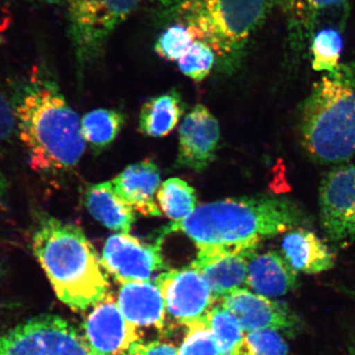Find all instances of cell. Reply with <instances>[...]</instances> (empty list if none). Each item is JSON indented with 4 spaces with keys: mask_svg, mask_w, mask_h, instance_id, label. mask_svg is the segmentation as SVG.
Segmentation results:
<instances>
[{
    "mask_svg": "<svg viewBox=\"0 0 355 355\" xmlns=\"http://www.w3.org/2000/svg\"><path fill=\"white\" fill-rule=\"evenodd\" d=\"M84 336L95 355H128L139 340L137 327L121 314L111 294L93 306L83 324Z\"/></svg>",
    "mask_w": 355,
    "mask_h": 355,
    "instance_id": "obj_12",
    "label": "cell"
},
{
    "mask_svg": "<svg viewBox=\"0 0 355 355\" xmlns=\"http://www.w3.org/2000/svg\"><path fill=\"white\" fill-rule=\"evenodd\" d=\"M286 16L291 48H309L320 30L334 27L345 31L350 13V0H270Z\"/></svg>",
    "mask_w": 355,
    "mask_h": 355,
    "instance_id": "obj_9",
    "label": "cell"
},
{
    "mask_svg": "<svg viewBox=\"0 0 355 355\" xmlns=\"http://www.w3.org/2000/svg\"><path fill=\"white\" fill-rule=\"evenodd\" d=\"M144 0H62L67 36L76 65L83 71L101 57L116 30Z\"/></svg>",
    "mask_w": 355,
    "mask_h": 355,
    "instance_id": "obj_6",
    "label": "cell"
},
{
    "mask_svg": "<svg viewBox=\"0 0 355 355\" xmlns=\"http://www.w3.org/2000/svg\"><path fill=\"white\" fill-rule=\"evenodd\" d=\"M207 318L219 355H238L244 340L245 331L237 320L219 302L210 308Z\"/></svg>",
    "mask_w": 355,
    "mask_h": 355,
    "instance_id": "obj_25",
    "label": "cell"
},
{
    "mask_svg": "<svg viewBox=\"0 0 355 355\" xmlns=\"http://www.w3.org/2000/svg\"><path fill=\"white\" fill-rule=\"evenodd\" d=\"M160 172L151 159L128 166L112 184L121 200L144 216L160 217L156 195L160 187Z\"/></svg>",
    "mask_w": 355,
    "mask_h": 355,
    "instance_id": "obj_15",
    "label": "cell"
},
{
    "mask_svg": "<svg viewBox=\"0 0 355 355\" xmlns=\"http://www.w3.org/2000/svg\"><path fill=\"white\" fill-rule=\"evenodd\" d=\"M254 254L235 252H198L191 266L202 273L216 300L246 288L248 265Z\"/></svg>",
    "mask_w": 355,
    "mask_h": 355,
    "instance_id": "obj_16",
    "label": "cell"
},
{
    "mask_svg": "<svg viewBox=\"0 0 355 355\" xmlns=\"http://www.w3.org/2000/svg\"><path fill=\"white\" fill-rule=\"evenodd\" d=\"M216 62V53L212 49L203 42L196 40L184 57L177 62L184 76L200 83L209 76Z\"/></svg>",
    "mask_w": 355,
    "mask_h": 355,
    "instance_id": "obj_27",
    "label": "cell"
},
{
    "mask_svg": "<svg viewBox=\"0 0 355 355\" xmlns=\"http://www.w3.org/2000/svg\"><path fill=\"white\" fill-rule=\"evenodd\" d=\"M321 227L334 244L343 246L355 238V164L334 168L319 187Z\"/></svg>",
    "mask_w": 355,
    "mask_h": 355,
    "instance_id": "obj_8",
    "label": "cell"
},
{
    "mask_svg": "<svg viewBox=\"0 0 355 355\" xmlns=\"http://www.w3.org/2000/svg\"><path fill=\"white\" fill-rule=\"evenodd\" d=\"M0 355L95 354L73 324L57 315H41L0 333Z\"/></svg>",
    "mask_w": 355,
    "mask_h": 355,
    "instance_id": "obj_7",
    "label": "cell"
},
{
    "mask_svg": "<svg viewBox=\"0 0 355 355\" xmlns=\"http://www.w3.org/2000/svg\"><path fill=\"white\" fill-rule=\"evenodd\" d=\"M270 0H182L171 17L209 46L222 67H237L265 24Z\"/></svg>",
    "mask_w": 355,
    "mask_h": 355,
    "instance_id": "obj_5",
    "label": "cell"
},
{
    "mask_svg": "<svg viewBox=\"0 0 355 355\" xmlns=\"http://www.w3.org/2000/svg\"><path fill=\"white\" fill-rule=\"evenodd\" d=\"M80 125L85 141L93 149L101 150L116 139L125 125V116L116 110L97 109L86 114Z\"/></svg>",
    "mask_w": 355,
    "mask_h": 355,
    "instance_id": "obj_23",
    "label": "cell"
},
{
    "mask_svg": "<svg viewBox=\"0 0 355 355\" xmlns=\"http://www.w3.org/2000/svg\"><path fill=\"white\" fill-rule=\"evenodd\" d=\"M11 104L32 170L46 176L73 170L86 141L78 116L46 62H39L16 81Z\"/></svg>",
    "mask_w": 355,
    "mask_h": 355,
    "instance_id": "obj_1",
    "label": "cell"
},
{
    "mask_svg": "<svg viewBox=\"0 0 355 355\" xmlns=\"http://www.w3.org/2000/svg\"><path fill=\"white\" fill-rule=\"evenodd\" d=\"M128 355H179V350L171 343L137 340L130 347Z\"/></svg>",
    "mask_w": 355,
    "mask_h": 355,
    "instance_id": "obj_31",
    "label": "cell"
},
{
    "mask_svg": "<svg viewBox=\"0 0 355 355\" xmlns=\"http://www.w3.org/2000/svg\"><path fill=\"white\" fill-rule=\"evenodd\" d=\"M156 200L161 212L173 222L184 220L198 207L195 189L179 178L163 182L159 187Z\"/></svg>",
    "mask_w": 355,
    "mask_h": 355,
    "instance_id": "obj_22",
    "label": "cell"
},
{
    "mask_svg": "<svg viewBox=\"0 0 355 355\" xmlns=\"http://www.w3.org/2000/svg\"><path fill=\"white\" fill-rule=\"evenodd\" d=\"M101 263L121 284L150 282L153 275L166 270L161 240L148 244L130 233H118L107 239Z\"/></svg>",
    "mask_w": 355,
    "mask_h": 355,
    "instance_id": "obj_10",
    "label": "cell"
},
{
    "mask_svg": "<svg viewBox=\"0 0 355 355\" xmlns=\"http://www.w3.org/2000/svg\"><path fill=\"white\" fill-rule=\"evenodd\" d=\"M196 41L193 32L182 23L175 22L159 35L156 41V53L168 62H178Z\"/></svg>",
    "mask_w": 355,
    "mask_h": 355,
    "instance_id": "obj_26",
    "label": "cell"
},
{
    "mask_svg": "<svg viewBox=\"0 0 355 355\" xmlns=\"http://www.w3.org/2000/svg\"><path fill=\"white\" fill-rule=\"evenodd\" d=\"M184 326L188 331L180 347L179 355H219L207 314Z\"/></svg>",
    "mask_w": 355,
    "mask_h": 355,
    "instance_id": "obj_28",
    "label": "cell"
},
{
    "mask_svg": "<svg viewBox=\"0 0 355 355\" xmlns=\"http://www.w3.org/2000/svg\"><path fill=\"white\" fill-rule=\"evenodd\" d=\"M154 284L162 292L168 314L184 326L205 316L216 301L202 273L191 266L165 270Z\"/></svg>",
    "mask_w": 355,
    "mask_h": 355,
    "instance_id": "obj_11",
    "label": "cell"
},
{
    "mask_svg": "<svg viewBox=\"0 0 355 355\" xmlns=\"http://www.w3.org/2000/svg\"><path fill=\"white\" fill-rule=\"evenodd\" d=\"M118 306L123 317L135 327L166 329L165 301L162 292L150 282H130L121 286Z\"/></svg>",
    "mask_w": 355,
    "mask_h": 355,
    "instance_id": "obj_17",
    "label": "cell"
},
{
    "mask_svg": "<svg viewBox=\"0 0 355 355\" xmlns=\"http://www.w3.org/2000/svg\"><path fill=\"white\" fill-rule=\"evenodd\" d=\"M147 1L153 6V8L157 9L158 12L171 17L175 8L179 6L182 0H147Z\"/></svg>",
    "mask_w": 355,
    "mask_h": 355,
    "instance_id": "obj_32",
    "label": "cell"
},
{
    "mask_svg": "<svg viewBox=\"0 0 355 355\" xmlns=\"http://www.w3.org/2000/svg\"><path fill=\"white\" fill-rule=\"evenodd\" d=\"M246 333L261 330L293 331L297 318L284 303L248 291L229 294L218 300Z\"/></svg>",
    "mask_w": 355,
    "mask_h": 355,
    "instance_id": "obj_14",
    "label": "cell"
},
{
    "mask_svg": "<svg viewBox=\"0 0 355 355\" xmlns=\"http://www.w3.org/2000/svg\"><path fill=\"white\" fill-rule=\"evenodd\" d=\"M343 30L329 27L320 30L310 42L308 53L315 71L333 73L340 65Z\"/></svg>",
    "mask_w": 355,
    "mask_h": 355,
    "instance_id": "obj_24",
    "label": "cell"
},
{
    "mask_svg": "<svg viewBox=\"0 0 355 355\" xmlns=\"http://www.w3.org/2000/svg\"><path fill=\"white\" fill-rule=\"evenodd\" d=\"M238 355H291L284 338L275 330L251 331L245 335Z\"/></svg>",
    "mask_w": 355,
    "mask_h": 355,
    "instance_id": "obj_29",
    "label": "cell"
},
{
    "mask_svg": "<svg viewBox=\"0 0 355 355\" xmlns=\"http://www.w3.org/2000/svg\"><path fill=\"white\" fill-rule=\"evenodd\" d=\"M307 221L302 209L286 198H227L200 205L179 222L161 230L159 239L182 232L195 243L198 252L256 254L263 240L302 227Z\"/></svg>",
    "mask_w": 355,
    "mask_h": 355,
    "instance_id": "obj_2",
    "label": "cell"
},
{
    "mask_svg": "<svg viewBox=\"0 0 355 355\" xmlns=\"http://www.w3.org/2000/svg\"><path fill=\"white\" fill-rule=\"evenodd\" d=\"M183 113V101L176 90L151 98L140 112V132L151 137H165L176 128Z\"/></svg>",
    "mask_w": 355,
    "mask_h": 355,
    "instance_id": "obj_21",
    "label": "cell"
},
{
    "mask_svg": "<svg viewBox=\"0 0 355 355\" xmlns=\"http://www.w3.org/2000/svg\"><path fill=\"white\" fill-rule=\"evenodd\" d=\"M16 132L12 104L0 89V142L6 141Z\"/></svg>",
    "mask_w": 355,
    "mask_h": 355,
    "instance_id": "obj_30",
    "label": "cell"
},
{
    "mask_svg": "<svg viewBox=\"0 0 355 355\" xmlns=\"http://www.w3.org/2000/svg\"><path fill=\"white\" fill-rule=\"evenodd\" d=\"M32 251L58 298L70 309L83 312L108 294L101 260L76 224L46 214L40 216L32 235Z\"/></svg>",
    "mask_w": 355,
    "mask_h": 355,
    "instance_id": "obj_3",
    "label": "cell"
},
{
    "mask_svg": "<svg viewBox=\"0 0 355 355\" xmlns=\"http://www.w3.org/2000/svg\"><path fill=\"white\" fill-rule=\"evenodd\" d=\"M301 146L320 164L355 155V62L340 64L311 89L298 116Z\"/></svg>",
    "mask_w": 355,
    "mask_h": 355,
    "instance_id": "obj_4",
    "label": "cell"
},
{
    "mask_svg": "<svg viewBox=\"0 0 355 355\" xmlns=\"http://www.w3.org/2000/svg\"><path fill=\"white\" fill-rule=\"evenodd\" d=\"M219 139L216 116L202 105L193 107L180 127L177 167L196 172L207 169L216 158Z\"/></svg>",
    "mask_w": 355,
    "mask_h": 355,
    "instance_id": "obj_13",
    "label": "cell"
},
{
    "mask_svg": "<svg viewBox=\"0 0 355 355\" xmlns=\"http://www.w3.org/2000/svg\"><path fill=\"white\" fill-rule=\"evenodd\" d=\"M85 205L93 218L112 230L130 233L135 223L132 207L121 200L112 181L90 184L85 191Z\"/></svg>",
    "mask_w": 355,
    "mask_h": 355,
    "instance_id": "obj_20",
    "label": "cell"
},
{
    "mask_svg": "<svg viewBox=\"0 0 355 355\" xmlns=\"http://www.w3.org/2000/svg\"><path fill=\"white\" fill-rule=\"evenodd\" d=\"M349 355H355V343L350 347Z\"/></svg>",
    "mask_w": 355,
    "mask_h": 355,
    "instance_id": "obj_35",
    "label": "cell"
},
{
    "mask_svg": "<svg viewBox=\"0 0 355 355\" xmlns=\"http://www.w3.org/2000/svg\"><path fill=\"white\" fill-rule=\"evenodd\" d=\"M31 3L46 4V6H53V4L62 3V0H25Z\"/></svg>",
    "mask_w": 355,
    "mask_h": 355,
    "instance_id": "obj_33",
    "label": "cell"
},
{
    "mask_svg": "<svg viewBox=\"0 0 355 355\" xmlns=\"http://www.w3.org/2000/svg\"><path fill=\"white\" fill-rule=\"evenodd\" d=\"M282 254L296 272L318 275L335 266L336 256L313 231L296 227L287 231L282 243Z\"/></svg>",
    "mask_w": 355,
    "mask_h": 355,
    "instance_id": "obj_19",
    "label": "cell"
},
{
    "mask_svg": "<svg viewBox=\"0 0 355 355\" xmlns=\"http://www.w3.org/2000/svg\"><path fill=\"white\" fill-rule=\"evenodd\" d=\"M6 182L4 180L3 175L0 172V200L3 198L4 193H6Z\"/></svg>",
    "mask_w": 355,
    "mask_h": 355,
    "instance_id": "obj_34",
    "label": "cell"
},
{
    "mask_svg": "<svg viewBox=\"0 0 355 355\" xmlns=\"http://www.w3.org/2000/svg\"><path fill=\"white\" fill-rule=\"evenodd\" d=\"M247 286L266 297H280L298 288L297 272L277 252L254 254L248 265Z\"/></svg>",
    "mask_w": 355,
    "mask_h": 355,
    "instance_id": "obj_18",
    "label": "cell"
}]
</instances>
